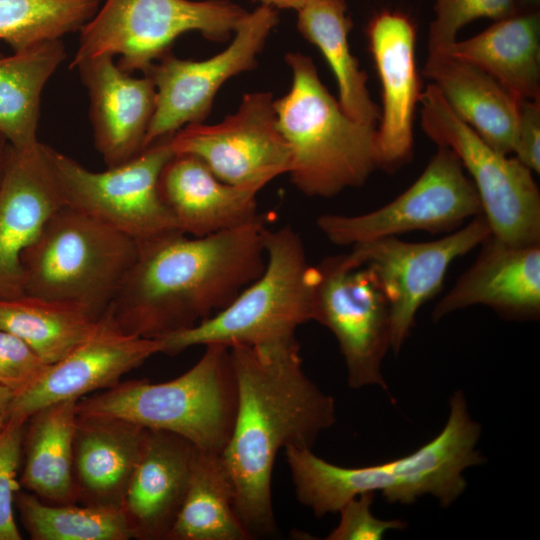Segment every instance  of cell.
Listing matches in <instances>:
<instances>
[{"instance_id":"6da1fadb","label":"cell","mask_w":540,"mask_h":540,"mask_svg":"<svg viewBox=\"0 0 540 540\" xmlns=\"http://www.w3.org/2000/svg\"><path fill=\"white\" fill-rule=\"evenodd\" d=\"M237 409L221 453L235 487V511L252 538L276 533L272 473L280 449H312L336 422L332 396L305 373L298 342L230 348Z\"/></svg>"},{"instance_id":"7a4b0ae2","label":"cell","mask_w":540,"mask_h":540,"mask_svg":"<svg viewBox=\"0 0 540 540\" xmlns=\"http://www.w3.org/2000/svg\"><path fill=\"white\" fill-rule=\"evenodd\" d=\"M261 216L192 237L176 230L138 243L136 259L105 315L126 334L158 339L210 318L260 276Z\"/></svg>"},{"instance_id":"3957f363","label":"cell","mask_w":540,"mask_h":540,"mask_svg":"<svg viewBox=\"0 0 540 540\" xmlns=\"http://www.w3.org/2000/svg\"><path fill=\"white\" fill-rule=\"evenodd\" d=\"M287 94L274 100L277 126L291 152V182L310 197L360 187L379 169L376 125L349 117L321 81L313 59L287 53Z\"/></svg>"},{"instance_id":"277c9868","label":"cell","mask_w":540,"mask_h":540,"mask_svg":"<svg viewBox=\"0 0 540 540\" xmlns=\"http://www.w3.org/2000/svg\"><path fill=\"white\" fill-rule=\"evenodd\" d=\"M264 248L260 276L210 318L158 338L163 354L209 344L269 348L297 342V328L314 318L315 266L290 226L266 228Z\"/></svg>"},{"instance_id":"5b68a950","label":"cell","mask_w":540,"mask_h":540,"mask_svg":"<svg viewBox=\"0 0 540 540\" xmlns=\"http://www.w3.org/2000/svg\"><path fill=\"white\" fill-rule=\"evenodd\" d=\"M185 373L162 383L128 380L82 397L78 415L124 419L149 430L175 433L195 447L222 453L237 409V382L230 348L205 346Z\"/></svg>"},{"instance_id":"8992f818","label":"cell","mask_w":540,"mask_h":540,"mask_svg":"<svg viewBox=\"0 0 540 540\" xmlns=\"http://www.w3.org/2000/svg\"><path fill=\"white\" fill-rule=\"evenodd\" d=\"M138 243L63 205L21 256L25 294L77 306L99 319L133 265Z\"/></svg>"},{"instance_id":"52a82bcc","label":"cell","mask_w":540,"mask_h":540,"mask_svg":"<svg viewBox=\"0 0 540 540\" xmlns=\"http://www.w3.org/2000/svg\"><path fill=\"white\" fill-rule=\"evenodd\" d=\"M247 13L230 0H106L79 31L70 68L97 56L119 55L122 70L144 74L183 34L195 31L224 42Z\"/></svg>"},{"instance_id":"ba28073f","label":"cell","mask_w":540,"mask_h":540,"mask_svg":"<svg viewBox=\"0 0 540 540\" xmlns=\"http://www.w3.org/2000/svg\"><path fill=\"white\" fill-rule=\"evenodd\" d=\"M420 126L459 159L479 196L491 234L512 245L540 244V192L532 171L477 135L429 83L419 99Z\"/></svg>"},{"instance_id":"9c48e42d","label":"cell","mask_w":540,"mask_h":540,"mask_svg":"<svg viewBox=\"0 0 540 540\" xmlns=\"http://www.w3.org/2000/svg\"><path fill=\"white\" fill-rule=\"evenodd\" d=\"M172 136L100 172L46 145L64 204L99 218L137 242L179 230L159 191L160 174L175 154Z\"/></svg>"},{"instance_id":"30bf717a","label":"cell","mask_w":540,"mask_h":540,"mask_svg":"<svg viewBox=\"0 0 540 540\" xmlns=\"http://www.w3.org/2000/svg\"><path fill=\"white\" fill-rule=\"evenodd\" d=\"M313 295V321L336 338L349 386L386 390L381 367L391 349V316L373 270L350 252L329 256L315 266Z\"/></svg>"},{"instance_id":"8fae6325","label":"cell","mask_w":540,"mask_h":540,"mask_svg":"<svg viewBox=\"0 0 540 540\" xmlns=\"http://www.w3.org/2000/svg\"><path fill=\"white\" fill-rule=\"evenodd\" d=\"M479 214V196L459 159L438 146L421 175L391 202L358 215L324 214L317 226L332 243L352 247L414 231H451Z\"/></svg>"},{"instance_id":"7c38bea8","label":"cell","mask_w":540,"mask_h":540,"mask_svg":"<svg viewBox=\"0 0 540 540\" xmlns=\"http://www.w3.org/2000/svg\"><path fill=\"white\" fill-rule=\"evenodd\" d=\"M279 23L277 9L259 5L237 26L230 44L204 59H181L171 52L144 73L156 89L155 110L144 148L181 128L203 123L219 89L230 78L253 70L268 37Z\"/></svg>"},{"instance_id":"4fadbf2b","label":"cell","mask_w":540,"mask_h":540,"mask_svg":"<svg viewBox=\"0 0 540 540\" xmlns=\"http://www.w3.org/2000/svg\"><path fill=\"white\" fill-rule=\"evenodd\" d=\"M174 153L200 159L221 181L262 189L288 174L290 148L280 133L270 92L243 96L237 111L222 122L190 124L171 137Z\"/></svg>"},{"instance_id":"5bb4252c","label":"cell","mask_w":540,"mask_h":540,"mask_svg":"<svg viewBox=\"0 0 540 540\" xmlns=\"http://www.w3.org/2000/svg\"><path fill=\"white\" fill-rule=\"evenodd\" d=\"M491 234L483 214L449 235L429 242L384 237L351 247V255L370 267L388 300L391 350L398 353L411 333L420 307L441 288L453 261Z\"/></svg>"},{"instance_id":"9a60e30c","label":"cell","mask_w":540,"mask_h":540,"mask_svg":"<svg viewBox=\"0 0 540 540\" xmlns=\"http://www.w3.org/2000/svg\"><path fill=\"white\" fill-rule=\"evenodd\" d=\"M369 51L381 85L376 126L379 169L397 171L413 153V121L422 93L416 64L417 27L404 12L383 9L366 26Z\"/></svg>"},{"instance_id":"2e32d148","label":"cell","mask_w":540,"mask_h":540,"mask_svg":"<svg viewBox=\"0 0 540 540\" xmlns=\"http://www.w3.org/2000/svg\"><path fill=\"white\" fill-rule=\"evenodd\" d=\"M158 353H162L159 339L126 334L103 314L87 339L63 359L49 365L32 387L14 397L9 416L27 420L46 405L79 400L109 389L123 375Z\"/></svg>"},{"instance_id":"e0dca14e","label":"cell","mask_w":540,"mask_h":540,"mask_svg":"<svg viewBox=\"0 0 540 540\" xmlns=\"http://www.w3.org/2000/svg\"><path fill=\"white\" fill-rule=\"evenodd\" d=\"M63 205L46 145H10L0 184V298L25 294L22 253Z\"/></svg>"},{"instance_id":"ac0fdd59","label":"cell","mask_w":540,"mask_h":540,"mask_svg":"<svg viewBox=\"0 0 540 540\" xmlns=\"http://www.w3.org/2000/svg\"><path fill=\"white\" fill-rule=\"evenodd\" d=\"M474 263L435 306V321L483 305L504 318L535 320L540 314V244L512 245L490 234Z\"/></svg>"},{"instance_id":"d6986e66","label":"cell","mask_w":540,"mask_h":540,"mask_svg":"<svg viewBox=\"0 0 540 540\" xmlns=\"http://www.w3.org/2000/svg\"><path fill=\"white\" fill-rule=\"evenodd\" d=\"M72 69L87 88L94 143L106 165L117 166L140 153L155 110L151 78L131 76L109 55L81 61Z\"/></svg>"},{"instance_id":"ffe728a7","label":"cell","mask_w":540,"mask_h":540,"mask_svg":"<svg viewBox=\"0 0 540 540\" xmlns=\"http://www.w3.org/2000/svg\"><path fill=\"white\" fill-rule=\"evenodd\" d=\"M195 446L162 430H146L121 511L132 539L167 540L182 506Z\"/></svg>"},{"instance_id":"44dd1931","label":"cell","mask_w":540,"mask_h":540,"mask_svg":"<svg viewBox=\"0 0 540 540\" xmlns=\"http://www.w3.org/2000/svg\"><path fill=\"white\" fill-rule=\"evenodd\" d=\"M480 436L481 425L472 419L464 392L455 391L443 429L414 452L395 459L397 503L413 504L431 495L442 507L452 505L467 487L463 472L485 461L476 448Z\"/></svg>"},{"instance_id":"7402d4cb","label":"cell","mask_w":540,"mask_h":540,"mask_svg":"<svg viewBox=\"0 0 540 540\" xmlns=\"http://www.w3.org/2000/svg\"><path fill=\"white\" fill-rule=\"evenodd\" d=\"M260 190L221 181L190 154L175 153L159 178L161 198L178 229L192 237L227 231L256 220Z\"/></svg>"},{"instance_id":"603a6c76","label":"cell","mask_w":540,"mask_h":540,"mask_svg":"<svg viewBox=\"0 0 540 540\" xmlns=\"http://www.w3.org/2000/svg\"><path fill=\"white\" fill-rule=\"evenodd\" d=\"M146 430L120 418L77 414L73 448L78 503L121 508Z\"/></svg>"},{"instance_id":"cb8c5ba5","label":"cell","mask_w":540,"mask_h":540,"mask_svg":"<svg viewBox=\"0 0 540 540\" xmlns=\"http://www.w3.org/2000/svg\"><path fill=\"white\" fill-rule=\"evenodd\" d=\"M423 76L451 110L492 148L513 154L519 100L493 77L465 61L428 53Z\"/></svg>"},{"instance_id":"d4e9b609","label":"cell","mask_w":540,"mask_h":540,"mask_svg":"<svg viewBox=\"0 0 540 540\" xmlns=\"http://www.w3.org/2000/svg\"><path fill=\"white\" fill-rule=\"evenodd\" d=\"M436 52L478 67L518 100L540 99V12L494 21L477 35Z\"/></svg>"},{"instance_id":"484cf974","label":"cell","mask_w":540,"mask_h":540,"mask_svg":"<svg viewBox=\"0 0 540 540\" xmlns=\"http://www.w3.org/2000/svg\"><path fill=\"white\" fill-rule=\"evenodd\" d=\"M77 401L46 405L26 421L19 482L46 503H78L73 448Z\"/></svg>"},{"instance_id":"4316f807","label":"cell","mask_w":540,"mask_h":540,"mask_svg":"<svg viewBox=\"0 0 540 540\" xmlns=\"http://www.w3.org/2000/svg\"><path fill=\"white\" fill-rule=\"evenodd\" d=\"M297 14L298 31L319 49L333 72L343 111L356 121L377 126L380 107L370 95L367 74L348 41L353 20L346 0H308Z\"/></svg>"},{"instance_id":"83f0119b","label":"cell","mask_w":540,"mask_h":540,"mask_svg":"<svg viewBox=\"0 0 540 540\" xmlns=\"http://www.w3.org/2000/svg\"><path fill=\"white\" fill-rule=\"evenodd\" d=\"M221 453L194 449L187 491L167 540H248Z\"/></svg>"},{"instance_id":"f1b7e54d","label":"cell","mask_w":540,"mask_h":540,"mask_svg":"<svg viewBox=\"0 0 540 540\" xmlns=\"http://www.w3.org/2000/svg\"><path fill=\"white\" fill-rule=\"evenodd\" d=\"M65 58L61 39L11 55L0 53V134L14 148L29 149L39 143L41 94Z\"/></svg>"},{"instance_id":"f546056e","label":"cell","mask_w":540,"mask_h":540,"mask_svg":"<svg viewBox=\"0 0 540 540\" xmlns=\"http://www.w3.org/2000/svg\"><path fill=\"white\" fill-rule=\"evenodd\" d=\"M98 321L77 306L55 300L28 294L0 298V329L22 339L49 365L87 339Z\"/></svg>"},{"instance_id":"4dcf8cb0","label":"cell","mask_w":540,"mask_h":540,"mask_svg":"<svg viewBox=\"0 0 540 540\" xmlns=\"http://www.w3.org/2000/svg\"><path fill=\"white\" fill-rule=\"evenodd\" d=\"M15 507L33 540L132 539L120 507L51 504L21 490L15 495Z\"/></svg>"},{"instance_id":"1f68e13d","label":"cell","mask_w":540,"mask_h":540,"mask_svg":"<svg viewBox=\"0 0 540 540\" xmlns=\"http://www.w3.org/2000/svg\"><path fill=\"white\" fill-rule=\"evenodd\" d=\"M100 0H0V40L13 52L80 31Z\"/></svg>"},{"instance_id":"d6a6232c","label":"cell","mask_w":540,"mask_h":540,"mask_svg":"<svg viewBox=\"0 0 540 540\" xmlns=\"http://www.w3.org/2000/svg\"><path fill=\"white\" fill-rule=\"evenodd\" d=\"M428 52L440 51L457 40L467 24L488 18L498 21L517 12L515 0H433Z\"/></svg>"},{"instance_id":"836d02e7","label":"cell","mask_w":540,"mask_h":540,"mask_svg":"<svg viewBox=\"0 0 540 540\" xmlns=\"http://www.w3.org/2000/svg\"><path fill=\"white\" fill-rule=\"evenodd\" d=\"M26 419L9 416L0 428V540L22 539L15 521V495L21 490L19 469Z\"/></svg>"},{"instance_id":"e575fe53","label":"cell","mask_w":540,"mask_h":540,"mask_svg":"<svg viewBox=\"0 0 540 540\" xmlns=\"http://www.w3.org/2000/svg\"><path fill=\"white\" fill-rule=\"evenodd\" d=\"M49 364L22 339L0 329V385L15 396L32 387Z\"/></svg>"},{"instance_id":"d590c367","label":"cell","mask_w":540,"mask_h":540,"mask_svg":"<svg viewBox=\"0 0 540 540\" xmlns=\"http://www.w3.org/2000/svg\"><path fill=\"white\" fill-rule=\"evenodd\" d=\"M374 493H364L344 504L340 520L327 540H381L390 530H402L407 523L400 519L383 520L371 511Z\"/></svg>"},{"instance_id":"8d00e7d4","label":"cell","mask_w":540,"mask_h":540,"mask_svg":"<svg viewBox=\"0 0 540 540\" xmlns=\"http://www.w3.org/2000/svg\"><path fill=\"white\" fill-rule=\"evenodd\" d=\"M513 154L529 170L540 172V99L519 100Z\"/></svg>"},{"instance_id":"74e56055","label":"cell","mask_w":540,"mask_h":540,"mask_svg":"<svg viewBox=\"0 0 540 540\" xmlns=\"http://www.w3.org/2000/svg\"><path fill=\"white\" fill-rule=\"evenodd\" d=\"M15 394L0 385V428L4 425L9 417V410Z\"/></svg>"},{"instance_id":"f35d334b","label":"cell","mask_w":540,"mask_h":540,"mask_svg":"<svg viewBox=\"0 0 540 540\" xmlns=\"http://www.w3.org/2000/svg\"><path fill=\"white\" fill-rule=\"evenodd\" d=\"M260 5L269 6L275 9H292L298 11L308 0H252Z\"/></svg>"},{"instance_id":"ab89813d","label":"cell","mask_w":540,"mask_h":540,"mask_svg":"<svg viewBox=\"0 0 540 540\" xmlns=\"http://www.w3.org/2000/svg\"><path fill=\"white\" fill-rule=\"evenodd\" d=\"M518 13L540 12V0H515Z\"/></svg>"},{"instance_id":"60d3db41","label":"cell","mask_w":540,"mask_h":540,"mask_svg":"<svg viewBox=\"0 0 540 540\" xmlns=\"http://www.w3.org/2000/svg\"><path fill=\"white\" fill-rule=\"evenodd\" d=\"M9 146L10 144L7 139L0 134V184L5 172Z\"/></svg>"}]
</instances>
